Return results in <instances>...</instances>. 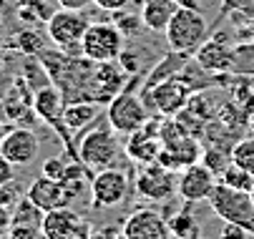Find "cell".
Instances as JSON below:
<instances>
[{"label": "cell", "mask_w": 254, "mask_h": 239, "mask_svg": "<svg viewBox=\"0 0 254 239\" xmlns=\"http://www.w3.org/2000/svg\"><path fill=\"white\" fill-rule=\"evenodd\" d=\"M166 227H169V234H174V237H179V239H196V237H199V224H196V219H194L191 212H189V204H187L184 212L174 214V217L166 222Z\"/></svg>", "instance_id": "cell-21"}, {"label": "cell", "mask_w": 254, "mask_h": 239, "mask_svg": "<svg viewBox=\"0 0 254 239\" xmlns=\"http://www.w3.org/2000/svg\"><path fill=\"white\" fill-rule=\"evenodd\" d=\"M13 179H15V166H13L3 154H0V186L8 184V181H13Z\"/></svg>", "instance_id": "cell-32"}, {"label": "cell", "mask_w": 254, "mask_h": 239, "mask_svg": "<svg viewBox=\"0 0 254 239\" xmlns=\"http://www.w3.org/2000/svg\"><path fill=\"white\" fill-rule=\"evenodd\" d=\"M234 60H237V53L227 43H219V41H206L194 53V63L204 68L206 73H224L234 65Z\"/></svg>", "instance_id": "cell-16"}, {"label": "cell", "mask_w": 254, "mask_h": 239, "mask_svg": "<svg viewBox=\"0 0 254 239\" xmlns=\"http://www.w3.org/2000/svg\"><path fill=\"white\" fill-rule=\"evenodd\" d=\"M25 196L38 207L41 212H53V209H61V207H70V201H73V196H70L68 186L58 179H48V177H38L25 191Z\"/></svg>", "instance_id": "cell-14"}, {"label": "cell", "mask_w": 254, "mask_h": 239, "mask_svg": "<svg viewBox=\"0 0 254 239\" xmlns=\"http://www.w3.org/2000/svg\"><path fill=\"white\" fill-rule=\"evenodd\" d=\"M43 232L38 227H25V224H13L5 239H41Z\"/></svg>", "instance_id": "cell-30"}, {"label": "cell", "mask_w": 254, "mask_h": 239, "mask_svg": "<svg viewBox=\"0 0 254 239\" xmlns=\"http://www.w3.org/2000/svg\"><path fill=\"white\" fill-rule=\"evenodd\" d=\"M124 38L116 23H91L81 41V56L91 63H114L124 51Z\"/></svg>", "instance_id": "cell-6"}, {"label": "cell", "mask_w": 254, "mask_h": 239, "mask_svg": "<svg viewBox=\"0 0 254 239\" xmlns=\"http://www.w3.org/2000/svg\"><path fill=\"white\" fill-rule=\"evenodd\" d=\"M247 237H249V234H247L242 227L224 222V227H222V239H247Z\"/></svg>", "instance_id": "cell-34"}, {"label": "cell", "mask_w": 254, "mask_h": 239, "mask_svg": "<svg viewBox=\"0 0 254 239\" xmlns=\"http://www.w3.org/2000/svg\"><path fill=\"white\" fill-rule=\"evenodd\" d=\"M209 207L219 219L237 224L247 234L254 237V204H252L249 191H237L219 181L209 196Z\"/></svg>", "instance_id": "cell-3"}, {"label": "cell", "mask_w": 254, "mask_h": 239, "mask_svg": "<svg viewBox=\"0 0 254 239\" xmlns=\"http://www.w3.org/2000/svg\"><path fill=\"white\" fill-rule=\"evenodd\" d=\"M249 196H252V204H254V186H252V191H249Z\"/></svg>", "instance_id": "cell-42"}, {"label": "cell", "mask_w": 254, "mask_h": 239, "mask_svg": "<svg viewBox=\"0 0 254 239\" xmlns=\"http://www.w3.org/2000/svg\"><path fill=\"white\" fill-rule=\"evenodd\" d=\"M91 20L83 10H65V8H58L48 23H46V33H48V41L63 51V53H76L81 51V41L86 36Z\"/></svg>", "instance_id": "cell-5"}, {"label": "cell", "mask_w": 254, "mask_h": 239, "mask_svg": "<svg viewBox=\"0 0 254 239\" xmlns=\"http://www.w3.org/2000/svg\"><path fill=\"white\" fill-rule=\"evenodd\" d=\"M10 227H13V209L0 207V239H5V237H8Z\"/></svg>", "instance_id": "cell-33"}, {"label": "cell", "mask_w": 254, "mask_h": 239, "mask_svg": "<svg viewBox=\"0 0 254 239\" xmlns=\"http://www.w3.org/2000/svg\"><path fill=\"white\" fill-rule=\"evenodd\" d=\"M126 154L138 161V164H154L159 161L161 154V136L156 131H149V123L143 126L141 131L128 136V144H126Z\"/></svg>", "instance_id": "cell-17"}, {"label": "cell", "mask_w": 254, "mask_h": 239, "mask_svg": "<svg viewBox=\"0 0 254 239\" xmlns=\"http://www.w3.org/2000/svg\"><path fill=\"white\" fill-rule=\"evenodd\" d=\"M216 181V174L206 164H189L187 169H181V177L176 179V194L184 199L187 204H199V201H209Z\"/></svg>", "instance_id": "cell-11"}, {"label": "cell", "mask_w": 254, "mask_h": 239, "mask_svg": "<svg viewBox=\"0 0 254 239\" xmlns=\"http://www.w3.org/2000/svg\"><path fill=\"white\" fill-rule=\"evenodd\" d=\"M166 43L171 51L194 56L206 41H209V23L201 15V10L194 8H176L174 18L169 20L166 30Z\"/></svg>", "instance_id": "cell-1"}, {"label": "cell", "mask_w": 254, "mask_h": 239, "mask_svg": "<svg viewBox=\"0 0 254 239\" xmlns=\"http://www.w3.org/2000/svg\"><path fill=\"white\" fill-rule=\"evenodd\" d=\"M43 217H46V212H41L28 196H23L13 207V224H25V227H38L41 229Z\"/></svg>", "instance_id": "cell-23"}, {"label": "cell", "mask_w": 254, "mask_h": 239, "mask_svg": "<svg viewBox=\"0 0 254 239\" xmlns=\"http://www.w3.org/2000/svg\"><path fill=\"white\" fill-rule=\"evenodd\" d=\"M0 154L13 166H28L41 154V139L30 126H10L3 144H0Z\"/></svg>", "instance_id": "cell-12"}, {"label": "cell", "mask_w": 254, "mask_h": 239, "mask_svg": "<svg viewBox=\"0 0 254 239\" xmlns=\"http://www.w3.org/2000/svg\"><path fill=\"white\" fill-rule=\"evenodd\" d=\"M93 5H98L106 13H116V10H126L131 5V0H93Z\"/></svg>", "instance_id": "cell-31"}, {"label": "cell", "mask_w": 254, "mask_h": 239, "mask_svg": "<svg viewBox=\"0 0 254 239\" xmlns=\"http://www.w3.org/2000/svg\"><path fill=\"white\" fill-rule=\"evenodd\" d=\"M121 229L119 227H101L98 234H91V239H121Z\"/></svg>", "instance_id": "cell-36"}, {"label": "cell", "mask_w": 254, "mask_h": 239, "mask_svg": "<svg viewBox=\"0 0 254 239\" xmlns=\"http://www.w3.org/2000/svg\"><path fill=\"white\" fill-rule=\"evenodd\" d=\"M131 196V177L119 166H108L91 179V209H116Z\"/></svg>", "instance_id": "cell-8"}, {"label": "cell", "mask_w": 254, "mask_h": 239, "mask_svg": "<svg viewBox=\"0 0 254 239\" xmlns=\"http://www.w3.org/2000/svg\"><path fill=\"white\" fill-rule=\"evenodd\" d=\"M76 151L88 169L101 172V169L116 166V159L121 156L124 146L119 141V133L111 126H91L88 131H83Z\"/></svg>", "instance_id": "cell-2"}, {"label": "cell", "mask_w": 254, "mask_h": 239, "mask_svg": "<svg viewBox=\"0 0 254 239\" xmlns=\"http://www.w3.org/2000/svg\"><path fill=\"white\" fill-rule=\"evenodd\" d=\"M119 63L128 73H138L141 71V56L136 53V48H124L121 56H119Z\"/></svg>", "instance_id": "cell-29"}, {"label": "cell", "mask_w": 254, "mask_h": 239, "mask_svg": "<svg viewBox=\"0 0 254 239\" xmlns=\"http://www.w3.org/2000/svg\"><path fill=\"white\" fill-rule=\"evenodd\" d=\"M136 191L151 201H166L176 191V179L174 172L164 164H143V172L136 177Z\"/></svg>", "instance_id": "cell-13"}, {"label": "cell", "mask_w": 254, "mask_h": 239, "mask_svg": "<svg viewBox=\"0 0 254 239\" xmlns=\"http://www.w3.org/2000/svg\"><path fill=\"white\" fill-rule=\"evenodd\" d=\"M229 159L237 166L247 169L249 174H254V136H252V139H242L239 144H234L232 151H229Z\"/></svg>", "instance_id": "cell-24"}, {"label": "cell", "mask_w": 254, "mask_h": 239, "mask_svg": "<svg viewBox=\"0 0 254 239\" xmlns=\"http://www.w3.org/2000/svg\"><path fill=\"white\" fill-rule=\"evenodd\" d=\"M5 5H8V0H0V10H3Z\"/></svg>", "instance_id": "cell-40"}, {"label": "cell", "mask_w": 254, "mask_h": 239, "mask_svg": "<svg viewBox=\"0 0 254 239\" xmlns=\"http://www.w3.org/2000/svg\"><path fill=\"white\" fill-rule=\"evenodd\" d=\"M176 3L174 0H143L141 5V20L146 25V30H154V33H164L169 20L174 18L176 13Z\"/></svg>", "instance_id": "cell-19"}, {"label": "cell", "mask_w": 254, "mask_h": 239, "mask_svg": "<svg viewBox=\"0 0 254 239\" xmlns=\"http://www.w3.org/2000/svg\"><path fill=\"white\" fill-rule=\"evenodd\" d=\"M65 159H61V156H51V159H46L43 161V177H48V179H58V181H63V174H65Z\"/></svg>", "instance_id": "cell-27"}, {"label": "cell", "mask_w": 254, "mask_h": 239, "mask_svg": "<svg viewBox=\"0 0 254 239\" xmlns=\"http://www.w3.org/2000/svg\"><path fill=\"white\" fill-rule=\"evenodd\" d=\"M187 60H189V56L171 51L166 58H161V60L154 65V71H151V76H149L146 86H149V88H154V86H159V83H164V81H169V78L181 76V73H184V68H187Z\"/></svg>", "instance_id": "cell-20"}, {"label": "cell", "mask_w": 254, "mask_h": 239, "mask_svg": "<svg viewBox=\"0 0 254 239\" xmlns=\"http://www.w3.org/2000/svg\"><path fill=\"white\" fill-rule=\"evenodd\" d=\"M20 199H23V196H20V186L15 184V179L0 186V207H8V209H13Z\"/></svg>", "instance_id": "cell-28"}, {"label": "cell", "mask_w": 254, "mask_h": 239, "mask_svg": "<svg viewBox=\"0 0 254 239\" xmlns=\"http://www.w3.org/2000/svg\"><path fill=\"white\" fill-rule=\"evenodd\" d=\"M0 43H3V18H0Z\"/></svg>", "instance_id": "cell-39"}, {"label": "cell", "mask_w": 254, "mask_h": 239, "mask_svg": "<svg viewBox=\"0 0 254 239\" xmlns=\"http://www.w3.org/2000/svg\"><path fill=\"white\" fill-rule=\"evenodd\" d=\"M10 131V126H5L3 121H0V144H3V139H5V133Z\"/></svg>", "instance_id": "cell-38"}, {"label": "cell", "mask_w": 254, "mask_h": 239, "mask_svg": "<svg viewBox=\"0 0 254 239\" xmlns=\"http://www.w3.org/2000/svg\"><path fill=\"white\" fill-rule=\"evenodd\" d=\"M166 239H179V237H174V234H169V232H166Z\"/></svg>", "instance_id": "cell-41"}, {"label": "cell", "mask_w": 254, "mask_h": 239, "mask_svg": "<svg viewBox=\"0 0 254 239\" xmlns=\"http://www.w3.org/2000/svg\"><path fill=\"white\" fill-rule=\"evenodd\" d=\"M98 114L101 109L96 101H70L63 111V123L68 131H88L96 123Z\"/></svg>", "instance_id": "cell-18"}, {"label": "cell", "mask_w": 254, "mask_h": 239, "mask_svg": "<svg viewBox=\"0 0 254 239\" xmlns=\"http://www.w3.org/2000/svg\"><path fill=\"white\" fill-rule=\"evenodd\" d=\"M126 239H166V219L156 209H136L121 227Z\"/></svg>", "instance_id": "cell-15"}, {"label": "cell", "mask_w": 254, "mask_h": 239, "mask_svg": "<svg viewBox=\"0 0 254 239\" xmlns=\"http://www.w3.org/2000/svg\"><path fill=\"white\" fill-rule=\"evenodd\" d=\"M56 5L65 10H86L88 5H93V0H56Z\"/></svg>", "instance_id": "cell-35"}, {"label": "cell", "mask_w": 254, "mask_h": 239, "mask_svg": "<svg viewBox=\"0 0 254 239\" xmlns=\"http://www.w3.org/2000/svg\"><path fill=\"white\" fill-rule=\"evenodd\" d=\"M114 23L116 28L124 33V36H138V33L146 28L141 20V13H124V10H116L114 13Z\"/></svg>", "instance_id": "cell-26"}, {"label": "cell", "mask_w": 254, "mask_h": 239, "mask_svg": "<svg viewBox=\"0 0 254 239\" xmlns=\"http://www.w3.org/2000/svg\"><path fill=\"white\" fill-rule=\"evenodd\" d=\"M174 3H176L179 8H194V10L201 8V0H174Z\"/></svg>", "instance_id": "cell-37"}, {"label": "cell", "mask_w": 254, "mask_h": 239, "mask_svg": "<svg viewBox=\"0 0 254 239\" xmlns=\"http://www.w3.org/2000/svg\"><path fill=\"white\" fill-rule=\"evenodd\" d=\"M191 93H194V88L181 76H176V78H169V81H164V83H159L154 88L143 86L141 101L146 104L149 114L159 111L161 116H176V114H181L189 106Z\"/></svg>", "instance_id": "cell-7"}, {"label": "cell", "mask_w": 254, "mask_h": 239, "mask_svg": "<svg viewBox=\"0 0 254 239\" xmlns=\"http://www.w3.org/2000/svg\"><path fill=\"white\" fill-rule=\"evenodd\" d=\"M20 53H28V56H41L43 51V38H41V33L38 30H33V28H23L18 36H15V43H13Z\"/></svg>", "instance_id": "cell-25"}, {"label": "cell", "mask_w": 254, "mask_h": 239, "mask_svg": "<svg viewBox=\"0 0 254 239\" xmlns=\"http://www.w3.org/2000/svg\"><path fill=\"white\" fill-rule=\"evenodd\" d=\"M41 232H43V239H91L93 234L91 222L73 207L46 212Z\"/></svg>", "instance_id": "cell-9"}, {"label": "cell", "mask_w": 254, "mask_h": 239, "mask_svg": "<svg viewBox=\"0 0 254 239\" xmlns=\"http://www.w3.org/2000/svg\"><path fill=\"white\" fill-rule=\"evenodd\" d=\"M121 239H126V237H124V234H121Z\"/></svg>", "instance_id": "cell-43"}, {"label": "cell", "mask_w": 254, "mask_h": 239, "mask_svg": "<svg viewBox=\"0 0 254 239\" xmlns=\"http://www.w3.org/2000/svg\"><path fill=\"white\" fill-rule=\"evenodd\" d=\"M219 181L227 184L229 189H237V191H252V186H254V174H249L247 169H242V166H237L234 161H229L227 169L219 174Z\"/></svg>", "instance_id": "cell-22"}, {"label": "cell", "mask_w": 254, "mask_h": 239, "mask_svg": "<svg viewBox=\"0 0 254 239\" xmlns=\"http://www.w3.org/2000/svg\"><path fill=\"white\" fill-rule=\"evenodd\" d=\"M149 109L141 101V96L131 93L128 88H124L121 93H116L106 106V121L116 133L131 136L136 131H141L149 123Z\"/></svg>", "instance_id": "cell-4"}, {"label": "cell", "mask_w": 254, "mask_h": 239, "mask_svg": "<svg viewBox=\"0 0 254 239\" xmlns=\"http://www.w3.org/2000/svg\"><path fill=\"white\" fill-rule=\"evenodd\" d=\"M33 111H35V116H38L41 121H46L48 126H53V128L63 136L65 144H68V149L73 151L76 159H78V151L73 149V144H70L68 128H65V123H63V111H65V96H63V91H61L58 86H53V83L38 88V91L33 93ZM78 161H81V159H78Z\"/></svg>", "instance_id": "cell-10"}]
</instances>
